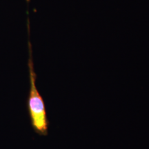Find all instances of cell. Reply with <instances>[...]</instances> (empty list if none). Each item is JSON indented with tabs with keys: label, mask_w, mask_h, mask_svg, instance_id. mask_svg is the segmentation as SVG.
Segmentation results:
<instances>
[{
	"label": "cell",
	"mask_w": 149,
	"mask_h": 149,
	"mask_svg": "<svg viewBox=\"0 0 149 149\" xmlns=\"http://www.w3.org/2000/svg\"><path fill=\"white\" fill-rule=\"evenodd\" d=\"M26 1H27V2H29V1H30V0H26Z\"/></svg>",
	"instance_id": "2"
},
{
	"label": "cell",
	"mask_w": 149,
	"mask_h": 149,
	"mask_svg": "<svg viewBox=\"0 0 149 149\" xmlns=\"http://www.w3.org/2000/svg\"><path fill=\"white\" fill-rule=\"evenodd\" d=\"M29 58L28 61L29 71L30 90L26 101V107L30 122L35 133L40 135L47 136L48 133V121L44 98L37 90L36 86L37 74L35 71L33 60L32 46L29 42Z\"/></svg>",
	"instance_id": "1"
}]
</instances>
